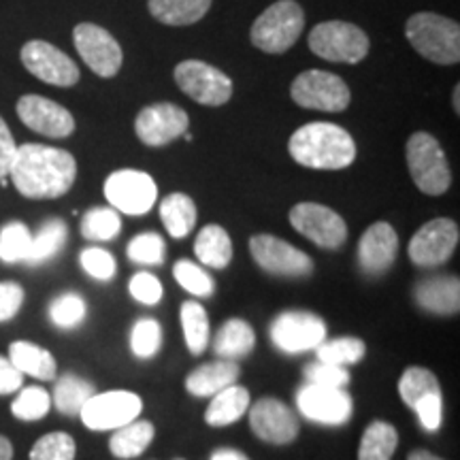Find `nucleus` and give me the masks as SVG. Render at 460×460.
<instances>
[{
    "label": "nucleus",
    "mask_w": 460,
    "mask_h": 460,
    "mask_svg": "<svg viewBox=\"0 0 460 460\" xmlns=\"http://www.w3.org/2000/svg\"><path fill=\"white\" fill-rule=\"evenodd\" d=\"M105 197L115 211L126 216H146L156 203L158 186L147 172L122 169L107 177Z\"/></svg>",
    "instance_id": "obj_10"
},
{
    "label": "nucleus",
    "mask_w": 460,
    "mask_h": 460,
    "mask_svg": "<svg viewBox=\"0 0 460 460\" xmlns=\"http://www.w3.org/2000/svg\"><path fill=\"white\" fill-rule=\"evenodd\" d=\"M190 118L181 107L172 102H156L141 109L135 119V132L141 143L149 147L169 146L188 132Z\"/></svg>",
    "instance_id": "obj_16"
},
{
    "label": "nucleus",
    "mask_w": 460,
    "mask_h": 460,
    "mask_svg": "<svg viewBox=\"0 0 460 460\" xmlns=\"http://www.w3.org/2000/svg\"><path fill=\"white\" fill-rule=\"evenodd\" d=\"M454 111L456 113H460V85H456V88H454Z\"/></svg>",
    "instance_id": "obj_55"
},
{
    "label": "nucleus",
    "mask_w": 460,
    "mask_h": 460,
    "mask_svg": "<svg viewBox=\"0 0 460 460\" xmlns=\"http://www.w3.org/2000/svg\"><path fill=\"white\" fill-rule=\"evenodd\" d=\"M24 384V376L15 369V365L4 356H0V394L17 393Z\"/></svg>",
    "instance_id": "obj_51"
},
{
    "label": "nucleus",
    "mask_w": 460,
    "mask_h": 460,
    "mask_svg": "<svg viewBox=\"0 0 460 460\" xmlns=\"http://www.w3.org/2000/svg\"><path fill=\"white\" fill-rule=\"evenodd\" d=\"M128 292L135 301H139L143 305H158L163 301V295H164L163 284H160L158 278H154L152 273L132 275Z\"/></svg>",
    "instance_id": "obj_47"
},
{
    "label": "nucleus",
    "mask_w": 460,
    "mask_h": 460,
    "mask_svg": "<svg viewBox=\"0 0 460 460\" xmlns=\"http://www.w3.org/2000/svg\"><path fill=\"white\" fill-rule=\"evenodd\" d=\"M290 224L296 233L314 241L322 250H339L348 241V226L343 217L320 203H298L292 207Z\"/></svg>",
    "instance_id": "obj_11"
},
{
    "label": "nucleus",
    "mask_w": 460,
    "mask_h": 460,
    "mask_svg": "<svg viewBox=\"0 0 460 460\" xmlns=\"http://www.w3.org/2000/svg\"><path fill=\"white\" fill-rule=\"evenodd\" d=\"M273 345L286 354H303L326 341V324L309 312H284L271 324Z\"/></svg>",
    "instance_id": "obj_13"
},
{
    "label": "nucleus",
    "mask_w": 460,
    "mask_h": 460,
    "mask_svg": "<svg viewBox=\"0 0 460 460\" xmlns=\"http://www.w3.org/2000/svg\"><path fill=\"white\" fill-rule=\"evenodd\" d=\"M9 360L22 376H31L43 382L56 377L58 365L49 349L34 345L31 341H13L9 345Z\"/></svg>",
    "instance_id": "obj_25"
},
{
    "label": "nucleus",
    "mask_w": 460,
    "mask_h": 460,
    "mask_svg": "<svg viewBox=\"0 0 460 460\" xmlns=\"http://www.w3.org/2000/svg\"><path fill=\"white\" fill-rule=\"evenodd\" d=\"M250 252L256 264L267 273L286 278H305L314 271V261L288 241L273 234H256L250 241Z\"/></svg>",
    "instance_id": "obj_15"
},
{
    "label": "nucleus",
    "mask_w": 460,
    "mask_h": 460,
    "mask_svg": "<svg viewBox=\"0 0 460 460\" xmlns=\"http://www.w3.org/2000/svg\"><path fill=\"white\" fill-rule=\"evenodd\" d=\"M288 149L295 163L315 171L348 169L356 158L352 135L331 122L305 124L290 137Z\"/></svg>",
    "instance_id": "obj_2"
},
{
    "label": "nucleus",
    "mask_w": 460,
    "mask_h": 460,
    "mask_svg": "<svg viewBox=\"0 0 460 460\" xmlns=\"http://www.w3.org/2000/svg\"><path fill=\"white\" fill-rule=\"evenodd\" d=\"M239 379V365L234 360H216L200 365L186 377V388L192 396H214L233 386Z\"/></svg>",
    "instance_id": "obj_23"
},
{
    "label": "nucleus",
    "mask_w": 460,
    "mask_h": 460,
    "mask_svg": "<svg viewBox=\"0 0 460 460\" xmlns=\"http://www.w3.org/2000/svg\"><path fill=\"white\" fill-rule=\"evenodd\" d=\"M410 175L420 192L429 197H441L452 183V171L447 164L441 143L429 132H413L405 147Z\"/></svg>",
    "instance_id": "obj_4"
},
{
    "label": "nucleus",
    "mask_w": 460,
    "mask_h": 460,
    "mask_svg": "<svg viewBox=\"0 0 460 460\" xmlns=\"http://www.w3.org/2000/svg\"><path fill=\"white\" fill-rule=\"evenodd\" d=\"M160 217H163L166 233L172 239H183L197 226L199 211L188 194L175 192L163 199V203H160Z\"/></svg>",
    "instance_id": "obj_26"
},
{
    "label": "nucleus",
    "mask_w": 460,
    "mask_h": 460,
    "mask_svg": "<svg viewBox=\"0 0 460 460\" xmlns=\"http://www.w3.org/2000/svg\"><path fill=\"white\" fill-rule=\"evenodd\" d=\"M247 410H250V393H247V388L233 384V386L211 396L209 407L205 411V422L216 429L228 427V424H234L243 418Z\"/></svg>",
    "instance_id": "obj_24"
},
{
    "label": "nucleus",
    "mask_w": 460,
    "mask_h": 460,
    "mask_svg": "<svg viewBox=\"0 0 460 460\" xmlns=\"http://www.w3.org/2000/svg\"><path fill=\"white\" fill-rule=\"evenodd\" d=\"M296 407L305 418L326 427H343L354 411L352 396L341 388H322L305 384L296 394Z\"/></svg>",
    "instance_id": "obj_17"
},
{
    "label": "nucleus",
    "mask_w": 460,
    "mask_h": 460,
    "mask_svg": "<svg viewBox=\"0 0 460 460\" xmlns=\"http://www.w3.org/2000/svg\"><path fill=\"white\" fill-rule=\"evenodd\" d=\"M75 439L66 433H49L41 437L31 450V460H75Z\"/></svg>",
    "instance_id": "obj_44"
},
{
    "label": "nucleus",
    "mask_w": 460,
    "mask_h": 460,
    "mask_svg": "<svg viewBox=\"0 0 460 460\" xmlns=\"http://www.w3.org/2000/svg\"><path fill=\"white\" fill-rule=\"evenodd\" d=\"M149 13L166 26H190L203 20L211 0H149Z\"/></svg>",
    "instance_id": "obj_28"
},
{
    "label": "nucleus",
    "mask_w": 460,
    "mask_h": 460,
    "mask_svg": "<svg viewBox=\"0 0 460 460\" xmlns=\"http://www.w3.org/2000/svg\"><path fill=\"white\" fill-rule=\"evenodd\" d=\"M305 28V13L295 0H279L252 26L250 39L264 54H286L298 41Z\"/></svg>",
    "instance_id": "obj_5"
},
{
    "label": "nucleus",
    "mask_w": 460,
    "mask_h": 460,
    "mask_svg": "<svg viewBox=\"0 0 460 460\" xmlns=\"http://www.w3.org/2000/svg\"><path fill=\"white\" fill-rule=\"evenodd\" d=\"M175 84L183 94L207 107H220L233 96V79L200 60L180 62L175 66Z\"/></svg>",
    "instance_id": "obj_8"
},
{
    "label": "nucleus",
    "mask_w": 460,
    "mask_h": 460,
    "mask_svg": "<svg viewBox=\"0 0 460 460\" xmlns=\"http://www.w3.org/2000/svg\"><path fill=\"white\" fill-rule=\"evenodd\" d=\"M166 245L156 233H141L130 241L126 247V256L137 264H147V267H158L164 262Z\"/></svg>",
    "instance_id": "obj_43"
},
{
    "label": "nucleus",
    "mask_w": 460,
    "mask_h": 460,
    "mask_svg": "<svg viewBox=\"0 0 460 460\" xmlns=\"http://www.w3.org/2000/svg\"><path fill=\"white\" fill-rule=\"evenodd\" d=\"M163 345V329L154 318H141L130 331V349L137 358H152Z\"/></svg>",
    "instance_id": "obj_41"
},
{
    "label": "nucleus",
    "mask_w": 460,
    "mask_h": 460,
    "mask_svg": "<svg viewBox=\"0 0 460 460\" xmlns=\"http://www.w3.org/2000/svg\"><path fill=\"white\" fill-rule=\"evenodd\" d=\"M211 460H250L243 452L233 450V447H220L211 454Z\"/></svg>",
    "instance_id": "obj_52"
},
{
    "label": "nucleus",
    "mask_w": 460,
    "mask_h": 460,
    "mask_svg": "<svg viewBox=\"0 0 460 460\" xmlns=\"http://www.w3.org/2000/svg\"><path fill=\"white\" fill-rule=\"evenodd\" d=\"M122 230V220L113 207L90 209L82 220V234L90 241H111Z\"/></svg>",
    "instance_id": "obj_37"
},
{
    "label": "nucleus",
    "mask_w": 460,
    "mask_h": 460,
    "mask_svg": "<svg viewBox=\"0 0 460 460\" xmlns=\"http://www.w3.org/2000/svg\"><path fill=\"white\" fill-rule=\"evenodd\" d=\"M250 427L258 439L286 446L298 437L295 411L278 399H261L250 407Z\"/></svg>",
    "instance_id": "obj_20"
},
{
    "label": "nucleus",
    "mask_w": 460,
    "mask_h": 460,
    "mask_svg": "<svg viewBox=\"0 0 460 460\" xmlns=\"http://www.w3.org/2000/svg\"><path fill=\"white\" fill-rule=\"evenodd\" d=\"M94 393L96 390L90 382L73 376V373H66V376H62L56 382L51 402H54L56 410L65 413V416H79L82 407L90 401V396Z\"/></svg>",
    "instance_id": "obj_32"
},
{
    "label": "nucleus",
    "mask_w": 460,
    "mask_h": 460,
    "mask_svg": "<svg viewBox=\"0 0 460 460\" xmlns=\"http://www.w3.org/2000/svg\"><path fill=\"white\" fill-rule=\"evenodd\" d=\"M9 175L22 197L34 200L60 199L73 188L77 163L66 149L26 143L17 147Z\"/></svg>",
    "instance_id": "obj_1"
},
{
    "label": "nucleus",
    "mask_w": 460,
    "mask_h": 460,
    "mask_svg": "<svg viewBox=\"0 0 460 460\" xmlns=\"http://www.w3.org/2000/svg\"><path fill=\"white\" fill-rule=\"evenodd\" d=\"M305 379H307V384H314V386L345 390V386L349 384V373L345 367L326 365V362L315 360L312 365L305 367Z\"/></svg>",
    "instance_id": "obj_45"
},
{
    "label": "nucleus",
    "mask_w": 460,
    "mask_h": 460,
    "mask_svg": "<svg viewBox=\"0 0 460 460\" xmlns=\"http://www.w3.org/2000/svg\"><path fill=\"white\" fill-rule=\"evenodd\" d=\"M73 41L92 73H96L99 77H115L119 73L124 60L122 48L105 28L96 24H79L73 31Z\"/></svg>",
    "instance_id": "obj_14"
},
{
    "label": "nucleus",
    "mask_w": 460,
    "mask_h": 460,
    "mask_svg": "<svg viewBox=\"0 0 460 460\" xmlns=\"http://www.w3.org/2000/svg\"><path fill=\"white\" fill-rule=\"evenodd\" d=\"M407 460H444V458L435 456V454H430L427 450H416V452H411L410 456H407Z\"/></svg>",
    "instance_id": "obj_54"
},
{
    "label": "nucleus",
    "mask_w": 460,
    "mask_h": 460,
    "mask_svg": "<svg viewBox=\"0 0 460 460\" xmlns=\"http://www.w3.org/2000/svg\"><path fill=\"white\" fill-rule=\"evenodd\" d=\"M407 41L411 48L435 65H458L460 26L437 13H416L405 24Z\"/></svg>",
    "instance_id": "obj_3"
},
{
    "label": "nucleus",
    "mask_w": 460,
    "mask_h": 460,
    "mask_svg": "<svg viewBox=\"0 0 460 460\" xmlns=\"http://www.w3.org/2000/svg\"><path fill=\"white\" fill-rule=\"evenodd\" d=\"M13 458V446L7 437L0 435V460H11Z\"/></svg>",
    "instance_id": "obj_53"
},
{
    "label": "nucleus",
    "mask_w": 460,
    "mask_h": 460,
    "mask_svg": "<svg viewBox=\"0 0 460 460\" xmlns=\"http://www.w3.org/2000/svg\"><path fill=\"white\" fill-rule=\"evenodd\" d=\"M172 275H175V281L180 284L183 290H188L190 295L207 298L214 295L216 281L209 273L203 271L199 264L190 261H180L172 267Z\"/></svg>",
    "instance_id": "obj_42"
},
{
    "label": "nucleus",
    "mask_w": 460,
    "mask_h": 460,
    "mask_svg": "<svg viewBox=\"0 0 460 460\" xmlns=\"http://www.w3.org/2000/svg\"><path fill=\"white\" fill-rule=\"evenodd\" d=\"M458 237V224L450 217H437L427 222L410 241L411 262L422 269L441 267L452 258Z\"/></svg>",
    "instance_id": "obj_12"
},
{
    "label": "nucleus",
    "mask_w": 460,
    "mask_h": 460,
    "mask_svg": "<svg viewBox=\"0 0 460 460\" xmlns=\"http://www.w3.org/2000/svg\"><path fill=\"white\" fill-rule=\"evenodd\" d=\"M51 407V394L45 388L31 386L24 388L20 394L15 396V401L11 402V411L17 420H24V422H34V420H41L49 413Z\"/></svg>",
    "instance_id": "obj_39"
},
{
    "label": "nucleus",
    "mask_w": 460,
    "mask_h": 460,
    "mask_svg": "<svg viewBox=\"0 0 460 460\" xmlns=\"http://www.w3.org/2000/svg\"><path fill=\"white\" fill-rule=\"evenodd\" d=\"M22 65L34 77L58 88H71L79 82V68L68 58L48 41H31L22 48Z\"/></svg>",
    "instance_id": "obj_18"
},
{
    "label": "nucleus",
    "mask_w": 460,
    "mask_h": 460,
    "mask_svg": "<svg viewBox=\"0 0 460 460\" xmlns=\"http://www.w3.org/2000/svg\"><path fill=\"white\" fill-rule=\"evenodd\" d=\"M143 401L130 390H109L92 394L79 411V418L90 430H118L139 418Z\"/></svg>",
    "instance_id": "obj_9"
},
{
    "label": "nucleus",
    "mask_w": 460,
    "mask_h": 460,
    "mask_svg": "<svg viewBox=\"0 0 460 460\" xmlns=\"http://www.w3.org/2000/svg\"><path fill=\"white\" fill-rule=\"evenodd\" d=\"M24 305V288L15 281H0V322L13 320Z\"/></svg>",
    "instance_id": "obj_48"
},
{
    "label": "nucleus",
    "mask_w": 460,
    "mask_h": 460,
    "mask_svg": "<svg viewBox=\"0 0 460 460\" xmlns=\"http://www.w3.org/2000/svg\"><path fill=\"white\" fill-rule=\"evenodd\" d=\"M68 228L62 220H49L39 228L37 234H32V245L31 254H28V264H43L51 261L62 252V247L66 243Z\"/></svg>",
    "instance_id": "obj_33"
},
{
    "label": "nucleus",
    "mask_w": 460,
    "mask_h": 460,
    "mask_svg": "<svg viewBox=\"0 0 460 460\" xmlns=\"http://www.w3.org/2000/svg\"><path fill=\"white\" fill-rule=\"evenodd\" d=\"M437 393H441V388L433 371L422 369V367H411V369L402 373L399 382V394L402 402L410 405L411 410L416 407L418 401L424 399V396Z\"/></svg>",
    "instance_id": "obj_36"
},
{
    "label": "nucleus",
    "mask_w": 460,
    "mask_h": 460,
    "mask_svg": "<svg viewBox=\"0 0 460 460\" xmlns=\"http://www.w3.org/2000/svg\"><path fill=\"white\" fill-rule=\"evenodd\" d=\"M367 32L349 22H322L309 32V49L329 62L358 65L369 54Z\"/></svg>",
    "instance_id": "obj_6"
},
{
    "label": "nucleus",
    "mask_w": 460,
    "mask_h": 460,
    "mask_svg": "<svg viewBox=\"0 0 460 460\" xmlns=\"http://www.w3.org/2000/svg\"><path fill=\"white\" fill-rule=\"evenodd\" d=\"M413 298L430 314L452 315L460 309V281L458 278H429L420 281L413 290Z\"/></svg>",
    "instance_id": "obj_22"
},
{
    "label": "nucleus",
    "mask_w": 460,
    "mask_h": 460,
    "mask_svg": "<svg viewBox=\"0 0 460 460\" xmlns=\"http://www.w3.org/2000/svg\"><path fill=\"white\" fill-rule=\"evenodd\" d=\"M15 109L22 122L39 135L51 137V139H66L68 135H73L75 119L71 111L45 96H22Z\"/></svg>",
    "instance_id": "obj_19"
},
{
    "label": "nucleus",
    "mask_w": 460,
    "mask_h": 460,
    "mask_svg": "<svg viewBox=\"0 0 460 460\" xmlns=\"http://www.w3.org/2000/svg\"><path fill=\"white\" fill-rule=\"evenodd\" d=\"M85 307L84 296H79L77 292H65V295L56 296L49 305V318L58 329H75L79 326L85 318Z\"/></svg>",
    "instance_id": "obj_40"
},
{
    "label": "nucleus",
    "mask_w": 460,
    "mask_h": 460,
    "mask_svg": "<svg viewBox=\"0 0 460 460\" xmlns=\"http://www.w3.org/2000/svg\"><path fill=\"white\" fill-rule=\"evenodd\" d=\"M15 152H17V146L13 141V135H11L9 126L4 124V119L0 118V180H3L4 175H9Z\"/></svg>",
    "instance_id": "obj_50"
},
{
    "label": "nucleus",
    "mask_w": 460,
    "mask_h": 460,
    "mask_svg": "<svg viewBox=\"0 0 460 460\" xmlns=\"http://www.w3.org/2000/svg\"><path fill=\"white\" fill-rule=\"evenodd\" d=\"M194 254L211 269H226L233 261V241L228 233L217 224H209L199 233L194 241Z\"/></svg>",
    "instance_id": "obj_29"
},
{
    "label": "nucleus",
    "mask_w": 460,
    "mask_h": 460,
    "mask_svg": "<svg viewBox=\"0 0 460 460\" xmlns=\"http://www.w3.org/2000/svg\"><path fill=\"white\" fill-rule=\"evenodd\" d=\"M441 407H444V401H441V393L424 396L422 401L416 402L413 411L418 413L420 422H422L424 430L429 433H435L441 427Z\"/></svg>",
    "instance_id": "obj_49"
},
{
    "label": "nucleus",
    "mask_w": 460,
    "mask_h": 460,
    "mask_svg": "<svg viewBox=\"0 0 460 460\" xmlns=\"http://www.w3.org/2000/svg\"><path fill=\"white\" fill-rule=\"evenodd\" d=\"M256 345V335L254 329L247 324L245 320H228L224 322L222 329L217 331L214 339V352L220 356V358L234 360L243 358V356L252 354Z\"/></svg>",
    "instance_id": "obj_27"
},
{
    "label": "nucleus",
    "mask_w": 460,
    "mask_h": 460,
    "mask_svg": "<svg viewBox=\"0 0 460 460\" xmlns=\"http://www.w3.org/2000/svg\"><path fill=\"white\" fill-rule=\"evenodd\" d=\"M399 254V237L388 222H376L358 243V264L367 275H384Z\"/></svg>",
    "instance_id": "obj_21"
},
{
    "label": "nucleus",
    "mask_w": 460,
    "mask_h": 460,
    "mask_svg": "<svg viewBox=\"0 0 460 460\" xmlns=\"http://www.w3.org/2000/svg\"><path fill=\"white\" fill-rule=\"evenodd\" d=\"M154 435H156V429H154L152 422H137L132 420L130 424L118 429L111 435V441H109V450L115 458H137L141 456L143 452L147 450L149 444L154 441Z\"/></svg>",
    "instance_id": "obj_30"
},
{
    "label": "nucleus",
    "mask_w": 460,
    "mask_h": 460,
    "mask_svg": "<svg viewBox=\"0 0 460 460\" xmlns=\"http://www.w3.org/2000/svg\"><path fill=\"white\" fill-rule=\"evenodd\" d=\"M399 446V433L393 424L376 420L362 433L358 460H390Z\"/></svg>",
    "instance_id": "obj_31"
},
{
    "label": "nucleus",
    "mask_w": 460,
    "mask_h": 460,
    "mask_svg": "<svg viewBox=\"0 0 460 460\" xmlns=\"http://www.w3.org/2000/svg\"><path fill=\"white\" fill-rule=\"evenodd\" d=\"M292 101L298 107L314 109V111L339 113L348 109L352 94L348 84L339 75L326 71H305L292 82Z\"/></svg>",
    "instance_id": "obj_7"
},
{
    "label": "nucleus",
    "mask_w": 460,
    "mask_h": 460,
    "mask_svg": "<svg viewBox=\"0 0 460 460\" xmlns=\"http://www.w3.org/2000/svg\"><path fill=\"white\" fill-rule=\"evenodd\" d=\"M365 352V343H362L358 337H339L332 339V341H322L318 348H315V354H318L320 362L335 367L356 365V362L362 360Z\"/></svg>",
    "instance_id": "obj_35"
},
{
    "label": "nucleus",
    "mask_w": 460,
    "mask_h": 460,
    "mask_svg": "<svg viewBox=\"0 0 460 460\" xmlns=\"http://www.w3.org/2000/svg\"><path fill=\"white\" fill-rule=\"evenodd\" d=\"M31 245L32 233L26 224L11 222L0 230V261L3 262H26L28 254H31Z\"/></svg>",
    "instance_id": "obj_38"
},
{
    "label": "nucleus",
    "mask_w": 460,
    "mask_h": 460,
    "mask_svg": "<svg viewBox=\"0 0 460 460\" xmlns=\"http://www.w3.org/2000/svg\"><path fill=\"white\" fill-rule=\"evenodd\" d=\"M181 329L186 337V345L192 354H203L209 345V318L203 305L197 301H186L181 305Z\"/></svg>",
    "instance_id": "obj_34"
},
{
    "label": "nucleus",
    "mask_w": 460,
    "mask_h": 460,
    "mask_svg": "<svg viewBox=\"0 0 460 460\" xmlns=\"http://www.w3.org/2000/svg\"><path fill=\"white\" fill-rule=\"evenodd\" d=\"M79 262H82L84 271L90 275V278L99 281H109L115 278V258L109 254L107 250H101V247H88V250L82 252L79 256Z\"/></svg>",
    "instance_id": "obj_46"
}]
</instances>
